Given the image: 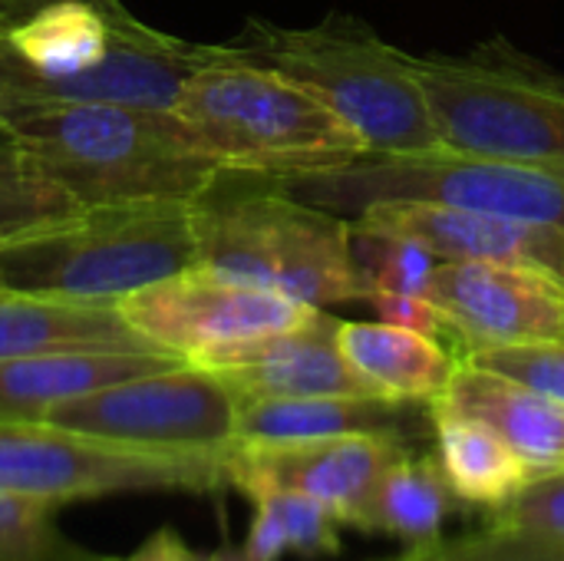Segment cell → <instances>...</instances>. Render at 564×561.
Wrapping results in <instances>:
<instances>
[{
	"instance_id": "1",
	"label": "cell",
	"mask_w": 564,
	"mask_h": 561,
	"mask_svg": "<svg viewBox=\"0 0 564 561\" xmlns=\"http://www.w3.org/2000/svg\"><path fill=\"white\" fill-rule=\"evenodd\" d=\"M7 132L83 208L198 202L221 175L172 109L132 103H10Z\"/></svg>"
},
{
	"instance_id": "2",
	"label": "cell",
	"mask_w": 564,
	"mask_h": 561,
	"mask_svg": "<svg viewBox=\"0 0 564 561\" xmlns=\"http://www.w3.org/2000/svg\"><path fill=\"white\" fill-rule=\"evenodd\" d=\"M225 46L317 96L364 139L370 155L446 149L410 53L350 13H327L314 26L248 20L241 36Z\"/></svg>"
},
{
	"instance_id": "3",
	"label": "cell",
	"mask_w": 564,
	"mask_h": 561,
	"mask_svg": "<svg viewBox=\"0 0 564 561\" xmlns=\"http://www.w3.org/2000/svg\"><path fill=\"white\" fill-rule=\"evenodd\" d=\"M172 112L195 152L235 175H304L370 155L330 106L284 73L238 60L225 43L182 83Z\"/></svg>"
},
{
	"instance_id": "4",
	"label": "cell",
	"mask_w": 564,
	"mask_h": 561,
	"mask_svg": "<svg viewBox=\"0 0 564 561\" xmlns=\"http://www.w3.org/2000/svg\"><path fill=\"white\" fill-rule=\"evenodd\" d=\"M245 179L248 188L225 192L218 175L195 202L198 265L311 308L370 298L347 215L301 202L261 175Z\"/></svg>"
},
{
	"instance_id": "5",
	"label": "cell",
	"mask_w": 564,
	"mask_h": 561,
	"mask_svg": "<svg viewBox=\"0 0 564 561\" xmlns=\"http://www.w3.org/2000/svg\"><path fill=\"white\" fill-rule=\"evenodd\" d=\"M195 265V202L83 208L0 245V291L119 304Z\"/></svg>"
},
{
	"instance_id": "6",
	"label": "cell",
	"mask_w": 564,
	"mask_h": 561,
	"mask_svg": "<svg viewBox=\"0 0 564 561\" xmlns=\"http://www.w3.org/2000/svg\"><path fill=\"white\" fill-rule=\"evenodd\" d=\"M449 152L564 165V73L489 36L466 53H410Z\"/></svg>"
},
{
	"instance_id": "7",
	"label": "cell",
	"mask_w": 564,
	"mask_h": 561,
	"mask_svg": "<svg viewBox=\"0 0 564 561\" xmlns=\"http://www.w3.org/2000/svg\"><path fill=\"white\" fill-rule=\"evenodd\" d=\"M301 202L354 218L373 202H436L564 228V165L469 152L364 155L340 169L268 179Z\"/></svg>"
},
{
	"instance_id": "8",
	"label": "cell",
	"mask_w": 564,
	"mask_h": 561,
	"mask_svg": "<svg viewBox=\"0 0 564 561\" xmlns=\"http://www.w3.org/2000/svg\"><path fill=\"white\" fill-rule=\"evenodd\" d=\"M225 456L159 453L50 423L0 420V489L59 506L119 493H215L228 486Z\"/></svg>"
},
{
	"instance_id": "9",
	"label": "cell",
	"mask_w": 564,
	"mask_h": 561,
	"mask_svg": "<svg viewBox=\"0 0 564 561\" xmlns=\"http://www.w3.org/2000/svg\"><path fill=\"white\" fill-rule=\"evenodd\" d=\"M40 423L119 446L225 456L235 443L238 397L218 374L178 364L66 400Z\"/></svg>"
},
{
	"instance_id": "10",
	"label": "cell",
	"mask_w": 564,
	"mask_h": 561,
	"mask_svg": "<svg viewBox=\"0 0 564 561\" xmlns=\"http://www.w3.org/2000/svg\"><path fill=\"white\" fill-rule=\"evenodd\" d=\"M119 311L149 344L195 364L245 341L297 327L321 308L195 265L122 298Z\"/></svg>"
},
{
	"instance_id": "11",
	"label": "cell",
	"mask_w": 564,
	"mask_h": 561,
	"mask_svg": "<svg viewBox=\"0 0 564 561\" xmlns=\"http://www.w3.org/2000/svg\"><path fill=\"white\" fill-rule=\"evenodd\" d=\"M426 301L443 311L456 354L564 344V274L549 268L440 261Z\"/></svg>"
},
{
	"instance_id": "12",
	"label": "cell",
	"mask_w": 564,
	"mask_h": 561,
	"mask_svg": "<svg viewBox=\"0 0 564 561\" xmlns=\"http://www.w3.org/2000/svg\"><path fill=\"white\" fill-rule=\"evenodd\" d=\"M410 453L397 436H330L301 443H231L225 483L245 493H304L337 513L344 526H360L364 509L393 463Z\"/></svg>"
},
{
	"instance_id": "13",
	"label": "cell",
	"mask_w": 564,
	"mask_h": 561,
	"mask_svg": "<svg viewBox=\"0 0 564 561\" xmlns=\"http://www.w3.org/2000/svg\"><path fill=\"white\" fill-rule=\"evenodd\" d=\"M340 321L324 308L304 324L245 341L195 360L218 374L238 400L271 397H380L340 354Z\"/></svg>"
},
{
	"instance_id": "14",
	"label": "cell",
	"mask_w": 564,
	"mask_h": 561,
	"mask_svg": "<svg viewBox=\"0 0 564 561\" xmlns=\"http://www.w3.org/2000/svg\"><path fill=\"white\" fill-rule=\"evenodd\" d=\"M367 228L403 235L440 261L525 265L564 274V228L522 222L496 212L436 205V202H373L354 215Z\"/></svg>"
},
{
	"instance_id": "15",
	"label": "cell",
	"mask_w": 564,
	"mask_h": 561,
	"mask_svg": "<svg viewBox=\"0 0 564 561\" xmlns=\"http://www.w3.org/2000/svg\"><path fill=\"white\" fill-rule=\"evenodd\" d=\"M430 410L459 413L499 433L539 476L564 470V403L459 357L453 380Z\"/></svg>"
},
{
	"instance_id": "16",
	"label": "cell",
	"mask_w": 564,
	"mask_h": 561,
	"mask_svg": "<svg viewBox=\"0 0 564 561\" xmlns=\"http://www.w3.org/2000/svg\"><path fill=\"white\" fill-rule=\"evenodd\" d=\"M420 427H433L426 403L387 397H271L238 400L235 443H301L357 433L410 440Z\"/></svg>"
},
{
	"instance_id": "17",
	"label": "cell",
	"mask_w": 564,
	"mask_h": 561,
	"mask_svg": "<svg viewBox=\"0 0 564 561\" xmlns=\"http://www.w3.org/2000/svg\"><path fill=\"white\" fill-rule=\"evenodd\" d=\"M188 364L169 350H53L0 360V420L40 423L53 407L102 387Z\"/></svg>"
},
{
	"instance_id": "18",
	"label": "cell",
	"mask_w": 564,
	"mask_h": 561,
	"mask_svg": "<svg viewBox=\"0 0 564 561\" xmlns=\"http://www.w3.org/2000/svg\"><path fill=\"white\" fill-rule=\"evenodd\" d=\"M53 350H162L149 344L119 304L63 301L0 291V360Z\"/></svg>"
},
{
	"instance_id": "19",
	"label": "cell",
	"mask_w": 564,
	"mask_h": 561,
	"mask_svg": "<svg viewBox=\"0 0 564 561\" xmlns=\"http://www.w3.org/2000/svg\"><path fill=\"white\" fill-rule=\"evenodd\" d=\"M344 360L387 400L433 403L456 374L459 354L443 341L387 321H340Z\"/></svg>"
},
{
	"instance_id": "20",
	"label": "cell",
	"mask_w": 564,
	"mask_h": 561,
	"mask_svg": "<svg viewBox=\"0 0 564 561\" xmlns=\"http://www.w3.org/2000/svg\"><path fill=\"white\" fill-rule=\"evenodd\" d=\"M436 433V456L463 503L496 509L522 493L539 473L486 423L430 410Z\"/></svg>"
},
{
	"instance_id": "21",
	"label": "cell",
	"mask_w": 564,
	"mask_h": 561,
	"mask_svg": "<svg viewBox=\"0 0 564 561\" xmlns=\"http://www.w3.org/2000/svg\"><path fill=\"white\" fill-rule=\"evenodd\" d=\"M456 493L440 466V456H416L413 450L387 470V476L377 483L360 532H383L406 546L430 542L443 532Z\"/></svg>"
},
{
	"instance_id": "22",
	"label": "cell",
	"mask_w": 564,
	"mask_h": 561,
	"mask_svg": "<svg viewBox=\"0 0 564 561\" xmlns=\"http://www.w3.org/2000/svg\"><path fill=\"white\" fill-rule=\"evenodd\" d=\"M83 205L13 139H0V245L79 215Z\"/></svg>"
},
{
	"instance_id": "23",
	"label": "cell",
	"mask_w": 564,
	"mask_h": 561,
	"mask_svg": "<svg viewBox=\"0 0 564 561\" xmlns=\"http://www.w3.org/2000/svg\"><path fill=\"white\" fill-rule=\"evenodd\" d=\"M350 248L357 271L364 274L370 294L390 291V294H416L426 298L430 278L440 268V258L426 251L423 245L390 235L380 228H367L350 218Z\"/></svg>"
},
{
	"instance_id": "24",
	"label": "cell",
	"mask_w": 564,
	"mask_h": 561,
	"mask_svg": "<svg viewBox=\"0 0 564 561\" xmlns=\"http://www.w3.org/2000/svg\"><path fill=\"white\" fill-rule=\"evenodd\" d=\"M56 513L59 503L0 489V561H116L73 546Z\"/></svg>"
},
{
	"instance_id": "25",
	"label": "cell",
	"mask_w": 564,
	"mask_h": 561,
	"mask_svg": "<svg viewBox=\"0 0 564 561\" xmlns=\"http://www.w3.org/2000/svg\"><path fill=\"white\" fill-rule=\"evenodd\" d=\"M387 561H564V546L525 536V532H509V529H486L459 539H430L416 542L397 559Z\"/></svg>"
},
{
	"instance_id": "26",
	"label": "cell",
	"mask_w": 564,
	"mask_h": 561,
	"mask_svg": "<svg viewBox=\"0 0 564 561\" xmlns=\"http://www.w3.org/2000/svg\"><path fill=\"white\" fill-rule=\"evenodd\" d=\"M489 513H492L489 522L492 529L525 532L564 546V470L535 476L522 493H516L509 503Z\"/></svg>"
},
{
	"instance_id": "27",
	"label": "cell",
	"mask_w": 564,
	"mask_h": 561,
	"mask_svg": "<svg viewBox=\"0 0 564 561\" xmlns=\"http://www.w3.org/2000/svg\"><path fill=\"white\" fill-rule=\"evenodd\" d=\"M254 499H264V503L274 506V513L281 516V522L288 529L291 552L307 555V559L340 552V526L344 522L321 499H311L304 493H284V489L258 493V496H251V503Z\"/></svg>"
},
{
	"instance_id": "28",
	"label": "cell",
	"mask_w": 564,
	"mask_h": 561,
	"mask_svg": "<svg viewBox=\"0 0 564 561\" xmlns=\"http://www.w3.org/2000/svg\"><path fill=\"white\" fill-rule=\"evenodd\" d=\"M479 367L506 374L552 400L564 403V344H535V347H482L459 354Z\"/></svg>"
},
{
	"instance_id": "29",
	"label": "cell",
	"mask_w": 564,
	"mask_h": 561,
	"mask_svg": "<svg viewBox=\"0 0 564 561\" xmlns=\"http://www.w3.org/2000/svg\"><path fill=\"white\" fill-rule=\"evenodd\" d=\"M367 304L380 314V321L387 324H397V327H410V331H420V334H430L436 341H449V324L443 317V311L436 304H430L426 298H416V294H390V291H373L367 298Z\"/></svg>"
},
{
	"instance_id": "30",
	"label": "cell",
	"mask_w": 564,
	"mask_h": 561,
	"mask_svg": "<svg viewBox=\"0 0 564 561\" xmlns=\"http://www.w3.org/2000/svg\"><path fill=\"white\" fill-rule=\"evenodd\" d=\"M116 561H225L221 552L218 555H205V552H195L175 529H159L152 532L132 555Z\"/></svg>"
},
{
	"instance_id": "31",
	"label": "cell",
	"mask_w": 564,
	"mask_h": 561,
	"mask_svg": "<svg viewBox=\"0 0 564 561\" xmlns=\"http://www.w3.org/2000/svg\"><path fill=\"white\" fill-rule=\"evenodd\" d=\"M7 106H10V99L0 93V139H10V132H7Z\"/></svg>"
},
{
	"instance_id": "32",
	"label": "cell",
	"mask_w": 564,
	"mask_h": 561,
	"mask_svg": "<svg viewBox=\"0 0 564 561\" xmlns=\"http://www.w3.org/2000/svg\"><path fill=\"white\" fill-rule=\"evenodd\" d=\"M43 3H50V0H43ZM43 3H40V7H43ZM89 3H99V7H119L116 0H89ZM0 17L7 20V10H3V0H0Z\"/></svg>"
}]
</instances>
